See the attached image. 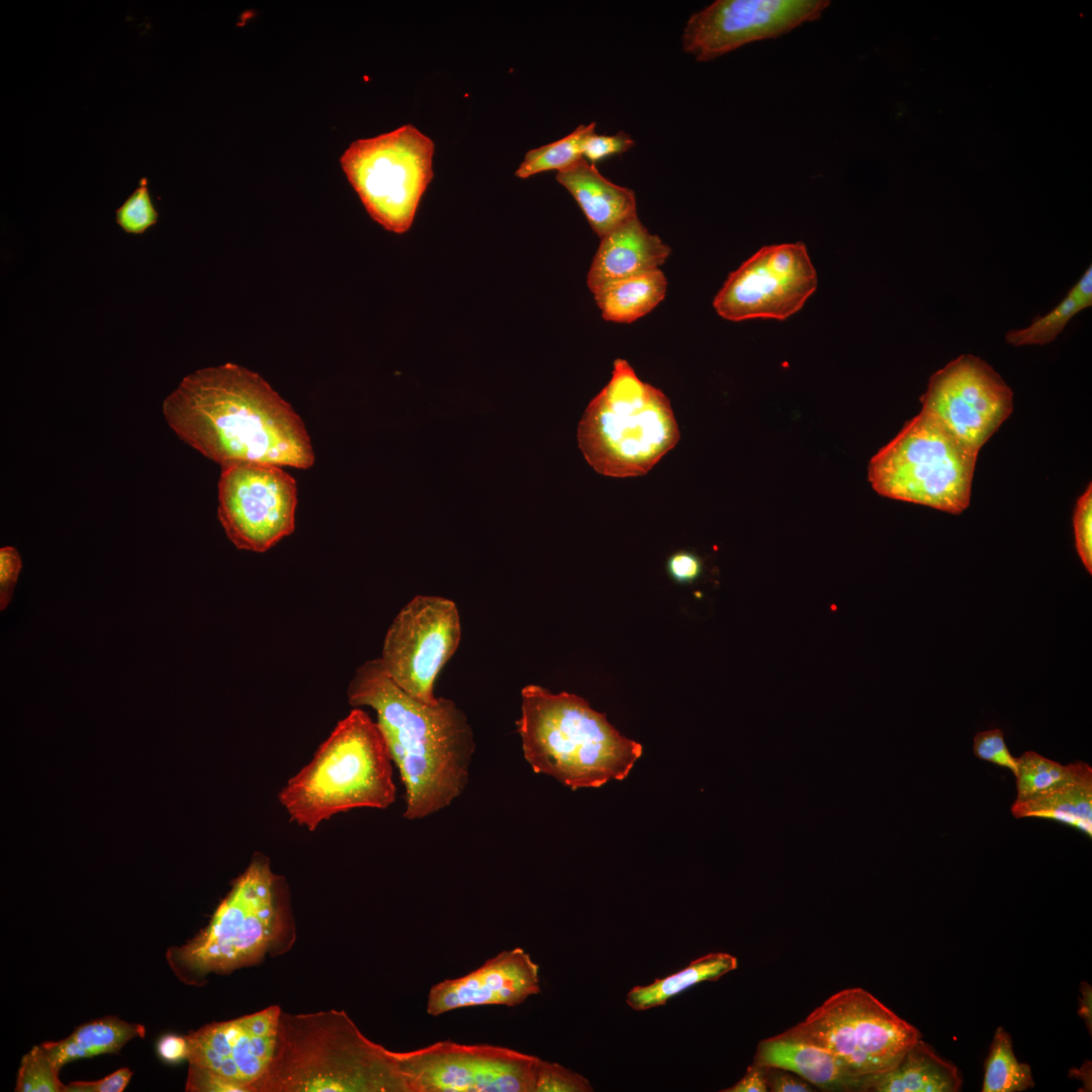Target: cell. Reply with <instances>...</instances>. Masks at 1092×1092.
<instances>
[{
	"label": "cell",
	"mask_w": 1092,
	"mask_h": 1092,
	"mask_svg": "<svg viewBox=\"0 0 1092 1092\" xmlns=\"http://www.w3.org/2000/svg\"><path fill=\"white\" fill-rule=\"evenodd\" d=\"M1073 525L1077 553L1086 570L1092 573V490L1091 483L1078 498Z\"/></svg>",
	"instance_id": "cell-34"
},
{
	"label": "cell",
	"mask_w": 1092,
	"mask_h": 1092,
	"mask_svg": "<svg viewBox=\"0 0 1092 1092\" xmlns=\"http://www.w3.org/2000/svg\"><path fill=\"white\" fill-rule=\"evenodd\" d=\"M1071 763L1062 764L1034 751L1016 757V799L1023 800L1038 794L1069 776Z\"/></svg>",
	"instance_id": "cell-30"
},
{
	"label": "cell",
	"mask_w": 1092,
	"mask_h": 1092,
	"mask_svg": "<svg viewBox=\"0 0 1092 1092\" xmlns=\"http://www.w3.org/2000/svg\"><path fill=\"white\" fill-rule=\"evenodd\" d=\"M556 180L572 195L600 239L637 215L633 190L613 183L584 159L558 172Z\"/></svg>",
	"instance_id": "cell-20"
},
{
	"label": "cell",
	"mask_w": 1092,
	"mask_h": 1092,
	"mask_svg": "<svg viewBox=\"0 0 1092 1092\" xmlns=\"http://www.w3.org/2000/svg\"><path fill=\"white\" fill-rule=\"evenodd\" d=\"M461 639L456 604L437 596H417L395 616L379 657L390 679L412 698L435 704L436 678Z\"/></svg>",
	"instance_id": "cell-13"
},
{
	"label": "cell",
	"mask_w": 1092,
	"mask_h": 1092,
	"mask_svg": "<svg viewBox=\"0 0 1092 1092\" xmlns=\"http://www.w3.org/2000/svg\"><path fill=\"white\" fill-rule=\"evenodd\" d=\"M177 436L219 463L262 462L306 469L314 463L301 418L259 374L233 363L197 370L166 397Z\"/></svg>",
	"instance_id": "cell-1"
},
{
	"label": "cell",
	"mask_w": 1092,
	"mask_h": 1092,
	"mask_svg": "<svg viewBox=\"0 0 1092 1092\" xmlns=\"http://www.w3.org/2000/svg\"><path fill=\"white\" fill-rule=\"evenodd\" d=\"M280 1019V1008L270 1006L188 1034L186 1090L251 1091L273 1061Z\"/></svg>",
	"instance_id": "cell-14"
},
{
	"label": "cell",
	"mask_w": 1092,
	"mask_h": 1092,
	"mask_svg": "<svg viewBox=\"0 0 1092 1092\" xmlns=\"http://www.w3.org/2000/svg\"><path fill=\"white\" fill-rule=\"evenodd\" d=\"M973 752L979 759L1008 768L1015 776L1016 757L1009 751L1002 729L978 732L974 737Z\"/></svg>",
	"instance_id": "cell-35"
},
{
	"label": "cell",
	"mask_w": 1092,
	"mask_h": 1092,
	"mask_svg": "<svg viewBox=\"0 0 1092 1092\" xmlns=\"http://www.w3.org/2000/svg\"><path fill=\"white\" fill-rule=\"evenodd\" d=\"M1091 305L1092 266L1090 265L1052 310L1034 317L1026 328L1009 330L1005 335V340L1015 347L1046 345L1056 340L1077 313Z\"/></svg>",
	"instance_id": "cell-27"
},
{
	"label": "cell",
	"mask_w": 1092,
	"mask_h": 1092,
	"mask_svg": "<svg viewBox=\"0 0 1092 1092\" xmlns=\"http://www.w3.org/2000/svg\"><path fill=\"white\" fill-rule=\"evenodd\" d=\"M817 273L806 246H765L729 274L713 306L723 318L784 321L800 310L817 288Z\"/></svg>",
	"instance_id": "cell-15"
},
{
	"label": "cell",
	"mask_w": 1092,
	"mask_h": 1092,
	"mask_svg": "<svg viewBox=\"0 0 1092 1092\" xmlns=\"http://www.w3.org/2000/svg\"><path fill=\"white\" fill-rule=\"evenodd\" d=\"M132 1075L127 1068L119 1069L97 1081H78L65 1085L64 1092H120Z\"/></svg>",
	"instance_id": "cell-39"
},
{
	"label": "cell",
	"mask_w": 1092,
	"mask_h": 1092,
	"mask_svg": "<svg viewBox=\"0 0 1092 1092\" xmlns=\"http://www.w3.org/2000/svg\"><path fill=\"white\" fill-rule=\"evenodd\" d=\"M144 1035L143 1025L108 1016L80 1025L64 1039L41 1045L61 1068L74 1060L116 1053L130 1039Z\"/></svg>",
	"instance_id": "cell-24"
},
{
	"label": "cell",
	"mask_w": 1092,
	"mask_h": 1092,
	"mask_svg": "<svg viewBox=\"0 0 1092 1092\" xmlns=\"http://www.w3.org/2000/svg\"><path fill=\"white\" fill-rule=\"evenodd\" d=\"M1070 1076L1083 1081L1085 1091H1091V1062L1086 1061L1079 1069L1070 1071Z\"/></svg>",
	"instance_id": "cell-44"
},
{
	"label": "cell",
	"mask_w": 1092,
	"mask_h": 1092,
	"mask_svg": "<svg viewBox=\"0 0 1092 1092\" xmlns=\"http://www.w3.org/2000/svg\"><path fill=\"white\" fill-rule=\"evenodd\" d=\"M754 1064L794 1073L824 1090H857L839 1061L825 1049L784 1033L762 1039Z\"/></svg>",
	"instance_id": "cell-21"
},
{
	"label": "cell",
	"mask_w": 1092,
	"mask_h": 1092,
	"mask_svg": "<svg viewBox=\"0 0 1092 1092\" xmlns=\"http://www.w3.org/2000/svg\"><path fill=\"white\" fill-rule=\"evenodd\" d=\"M737 967L736 957L721 951L710 952L674 974L645 986L633 987L626 995V1003L635 1011L658 1007L689 988L705 981H716Z\"/></svg>",
	"instance_id": "cell-25"
},
{
	"label": "cell",
	"mask_w": 1092,
	"mask_h": 1092,
	"mask_svg": "<svg viewBox=\"0 0 1092 1092\" xmlns=\"http://www.w3.org/2000/svg\"><path fill=\"white\" fill-rule=\"evenodd\" d=\"M670 252V247L649 233L636 215L601 238L587 286L595 294L615 282L659 269Z\"/></svg>",
	"instance_id": "cell-19"
},
{
	"label": "cell",
	"mask_w": 1092,
	"mask_h": 1092,
	"mask_svg": "<svg viewBox=\"0 0 1092 1092\" xmlns=\"http://www.w3.org/2000/svg\"><path fill=\"white\" fill-rule=\"evenodd\" d=\"M541 992L539 965L525 949H506L470 973L433 985L426 1010L431 1016L466 1007L517 1006Z\"/></svg>",
	"instance_id": "cell-18"
},
{
	"label": "cell",
	"mask_w": 1092,
	"mask_h": 1092,
	"mask_svg": "<svg viewBox=\"0 0 1092 1092\" xmlns=\"http://www.w3.org/2000/svg\"><path fill=\"white\" fill-rule=\"evenodd\" d=\"M680 438L668 397L616 359L610 381L590 400L579 422L578 446L600 474H646Z\"/></svg>",
	"instance_id": "cell-6"
},
{
	"label": "cell",
	"mask_w": 1092,
	"mask_h": 1092,
	"mask_svg": "<svg viewBox=\"0 0 1092 1092\" xmlns=\"http://www.w3.org/2000/svg\"><path fill=\"white\" fill-rule=\"evenodd\" d=\"M281 920L280 878L266 857L257 855L236 880L209 924L176 950V959L197 974L256 963L274 940Z\"/></svg>",
	"instance_id": "cell-10"
},
{
	"label": "cell",
	"mask_w": 1092,
	"mask_h": 1092,
	"mask_svg": "<svg viewBox=\"0 0 1092 1092\" xmlns=\"http://www.w3.org/2000/svg\"><path fill=\"white\" fill-rule=\"evenodd\" d=\"M829 5L827 0H717L690 16L682 49L698 62H708L815 21Z\"/></svg>",
	"instance_id": "cell-17"
},
{
	"label": "cell",
	"mask_w": 1092,
	"mask_h": 1092,
	"mask_svg": "<svg viewBox=\"0 0 1092 1092\" xmlns=\"http://www.w3.org/2000/svg\"><path fill=\"white\" fill-rule=\"evenodd\" d=\"M391 761L377 723L355 707L287 781L279 803L291 821L308 831L342 812L386 809L396 797Z\"/></svg>",
	"instance_id": "cell-5"
},
{
	"label": "cell",
	"mask_w": 1092,
	"mask_h": 1092,
	"mask_svg": "<svg viewBox=\"0 0 1092 1092\" xmlns=\"http://www.w3.org/2000/svg\"><path fill=\"white\" fill-rule=\"evenodd\" d=\"M960 441L976 451L1013 410V391L984 360L963 354L934 372L920 398Z\"/></svg>",
	"instance_id": "cell-16"
},
{
	"label": "cell",
	"mask_w": 1092,
	"mask_h": 1092,
	"mask_svg": "<svg viewBox=\"0 0 1092 1092\" xmlns=\"http://www.w3.org/2000/svg\"><path fill=\"white\" fill-rule=\"evenodd\" d=\"M1034 1086L1031 1067L1017 1060L1012 1037L997 1027L984 1065L983 1092H1020Z\"/></svg>",
	"instance_id": "cell-28"
},
{
	"label": "cell",
	"mask_w": 1092,
	"mask_h": 1092,
	"mask_svg": "<svg viewBox=\"0 0 1092 1092\" xmlns=\"http://www.w3.org/2000/svg\"><path fill=\"white\" fill-rule=\"evenodd\" d=\"M702 558L689 550L672 553L666 561V570L670 578L680 584L693 583L703 573Z\"/></svg>",
	"instance_id": "cell-37"
},
{
	"label": "cell",
	"mask_w": 1092,
	"mask_h": 1092,
	"mask_svg": "<svg viewBox=\"0 0 1092 1092\" xmlns=\"http://www.w3.org/2000/svg\"><path fill=\"white\" fill-rule=\"evenodd\" d=\"M667 281L660 269L615 282L596 292L602 316L609 322L632 323L664 299Z\"/></svg>",
	"instance_id": "cell-26"
},
{
	"label": "cell",
	"mask_w": 1092,
	"mask_h": 1092,
	"mask_svg": "<svg viewBox=\"0 0 1092 1092\" xmlns=\"http://www.w3.org/2000/svg\"><path fill=\"white\" fill-rule=\"evenodd\" d=\"M962 1085L960 1069L920 1038L893 1069L864 1078L858 1091L958 1092Z\"/></svg>",
	"instance_id": "cell-23"
},
{
	"label": "cell",
	"mask_w": 1092,
	"mask_h": 1092,
	"mask_svg": "<svg viewBox=\"0 0 1092 1092\" xmlns=\"http://www.w3.org/2000/svg\"><path fill=\"white\" fill-rule=\"evenodd\" d=\"M784 1034L831 1053L858 1083L890 1071L920 1039V1031L873 994L847 988L827 998Z\"/></svg>",
	"instance_id": "cell-8"
},
{
	"label": "cell",
	"mask_w": 1092,
	"mask_h": 1092,
	"mask_svg": "<svg viewBox=\"0 0 1092 1092\" xmlns=\"http://www.w3.org/2000/svg\"><path fill=\"white\" fill-rule=\"evenodd\" d=\"M596 129V122L579 124L569 134L528 151L516 170L518 178L527 179L546 171H563L583 160L582 144Z\"/></svg>",
	"instance_id": "cell-29"
},
{
	"label": "cell",
	"mask_w": 1092,
	"mask_h": 1092,
	"mask_svg": "<svg viewBox=\"0 0 1092 1092\" xmlns=\"http://www.w3.org/2000/svg\"><path fill=\"white\" fill-rule=\"evenodd\" d=\"M1078 1015L1083 1019L1089 1034H1092V987L1088 982L1080 985Z\"/></svg>",
	"instance_id": "cell-43"
},
{
	"label": "cell",
	"mask_w": 1092,
	"mask_h": 1092,
	"mask_svg": "<svg viewBox=\"0 0 1092 1092\" xmlns=\"http://www.w3.org/2000/svg\"><path fill=\"white\" fill-rule=\"evenodd\" d=\"M60 1069L41 1044L33 1046L21 1060L15 1091L64 1092L65 1085L59 1079Z\"/></svg>",
	"instance_id": "cell-31"
},
{
	"label": "cell",
	"mask_w": 1092,
	"mask_h": 1092,
	"mask_svg": "<svg viewBox=\"0 0 1092 1092\" xmlns=\"http://www.w3.org/2000/svg\"><path fill=\"white\" fill-rule=\"evenodd\" d=\"M157 1052L160 1058L168 1063H177L183 1059H187L189 1055V1044L186 1036H178L174 1034H168L163 1036L158 1044Z\"/></svg>",
	"instance_id": "cell-42"
},
{
	"label": "cell",
	"mask_w": 1092,
	"mask_h": 1092,
	"mask_svg": "<svg viewBox=\"0 0 1092 1092\" xmlns=\"http://www.w3.org/2000/svg\"><path fill=\"white\" fill-rule=\"evenodd\" d=\"M1015 818H1040L1066 824L1092 836V767L1071 763L1067 778L1051 788L1011 806Z\"/></svg>",
	"instance_id": "cell-22"
},
{
	"label": "cell",
	"mask_w": 1092,
	"mask_h": 1092,
	"mask_svg": "<svg viewBox=\"0 0 1092 1092\" xmlns=\"http://www.w3.org/2000/svg\"><path fill=\"white\" fill-rule=\"evenodd\" d=\"M723 1092H766L768 1091L766 1071L764 1067L752 1064L748 1067L744 1076L733 1086L721 1090Z\"/></svg>",
	"instance_id": "cell-41"
},
{
	"label": "cell",
	"mask_w": 1092,
	"mask_h": 1092,
	"mask_svg": "<svg viewBox=\"0 0 1092 1092\" xmlns=\"http://www.w3.org/2000/svg\"><path fill=\"white\" fill-rule=\"evenodd\" d=\"M435 144L413 124L352 142L340 158L369 215L385 230L412 226L433 178Z\"/></svg>",
	"instance_id": "cell-9"
},
{
	"label": "cell",
	"mask_w": 1092,
	"mask_h": 1092,
	"mask_svg": "<svg viewBox=\"0 0 1092 1092\" xmlns=\"http://www.w3.org/2000/svg\"><path fill=\"white\" fill-rule=\"evenodd\" d=\"M396 1054L408 1092H533L540 1060L509 1048L451 1040Z\"/></svg>",
	"instance_id": "cell-11"
},
{
	"label": "cell",
	"mask_w": 1092,
	"mask_h": 1092,
	"mask_svg": "<svg viewBox=\"0 0 1092 1092\" xmlns=\"http://www.w3.org/2000/svg\"><path fill=\"white\" fill-rule=\"evenodd\" d=\"M251 1091L408 1092L396 1052L343 1011L281 1015L273 1061Z\"/></svg>",
	"instance_id": "cell-3"
},
{
	"label": "cell",
	"mask_w": 1092,
	"mask_h": 1092,
	"mask_svg": "<svg viewBox=\"0 0 1092 1092\" xmlns=\"http://www.w3.org/2000/svg\"><path fill=\"white\" fill-rule=\"evenodd\" d=\"M21 569V558L13 547L0 549V609L5 610L10 603L13 589Z\"/></svg>",
	"instance_id": "cell-38"
},
{
	"label": "cell",
	"mask_w": 1092,
	"mask_h": 1092,
	"mask_svg": "<svg viewBox=\"0 0 1092 1092\" xmlns=\"http://www.w3.org/2000/svg\"><path fill=\"white\" fill-rule=\"evenodd\" d=\"M978 451L924 411L870 460L879 494L959 515L970 505Z\"/></svg>",
	"instance_id": "cell-7"
},
{
	"label": "cell",
	"mask_w": 1092,
	"mask_h": 1092,
	"mask_svg": "<svg viewBox=\"0 0 1092 1092\" xmlns=\"http://www.w3.org/2000/svg\"><path fill=\"white\" fill-rule=\"evenodd\" d=\"M297 486L282 466L240 461L221 466L218 520L241 550L265 552L295 528Z\"/></svg>",
	"instance_id": "cell-12"
},
{
	"label": "cell",
	"mask_w": 1092,
	"mask_h": 1092,
	"mask_svg": "<svg viewBox=\"0 0 1092 1092\" xmlns=\"http://www.w3.org/2000/svg\"><path fill=\"white\" fill-rule=\"evenodd\" d=\"M517 721L525 759L537 774L571 790L624 780L642 755V745L623 736L605 714L582 698L529 685L522 690Z\"/></svg>",
	"instance_id": "cell-4"
},
{
	"label": "cell",
	"mask_w": 1092,
	"mask_h": 1092,
	"mask_svg": "<svg viewBox=\"0 0 1092 1092\" xmlns=\"http://www.w3.org/2000/svg\"><path fill=\"white\" fill-rule=\"evenodd\" d=\"M347 697L352 706H367L376 713L405 788V819L430 816L463 793L475 742L454 701L441 697L429 705L412 698L390 679L379 658L357 668Z\"/></svg>",
	"instance_id": "cell-2"
},
{
	"label": "cell",
	"mask_w": 1092,
	"mask_h": 1092,
	"mask_svg": "<svg viewBox=\"0 0 1092 1092\" xmlns=\"http://www.w3.org/2000/svg\"><path fill=\"white\" fill-rule=\"evenodd\" d=\"M765 1068L768 1090L772 1092H810L809 1083L800 1076L775 1068Z\"/></svg>",
	"instance_id": "cell-40"
},
{
	"label": "cell",
	"mask_w": 1092,
	"mask_h": 1092,
	"mask_svg": "<svg viewBox=\"0 0 1092 1092\" xmlns=\"http://www.w3.org/2000/svg\"><path fill=\"white\" fill-rule=\"evenodd\" d=\"M594 1088L582 1075L560 1064L539 1060L533 1092H592Z\"/></svg>",
	"instance_id": "cell-33"
},
{
	"label": "cell",
	"mask_w": 1092,
	"mask_h": 1092,
	"mask_svg": "<svg viewBox=\"0 0 1092 1092\" xmlns=\"http://www.w3.org/2000/svg\"><path fill=\"white\" fill-rule=\"evenodd\" d=\"M159 213L155 208L146 177L116 209V223L127 234L142 235L157 223Z\"/></svg>",
	"instance_id": "cell-32"
},
{
	"label": "cell",
	"mask_w": 1092,
	"mask_h": 1092,
	"mask_svg": "<svg viewBox=\"0 0 1092 1092\" xmlns=\"http://www.w3.org/2000/svg\"><path fill=\"white\" fill-rule=\"evenodd\" d=\"M634 145V140L624 131L604 134L597 133L595 129L583 141L582 155L584 160L596 165L613 156H620L628 152Z\"/></svg>",
	"instance_id": "cell-36"
}]
</instances>
